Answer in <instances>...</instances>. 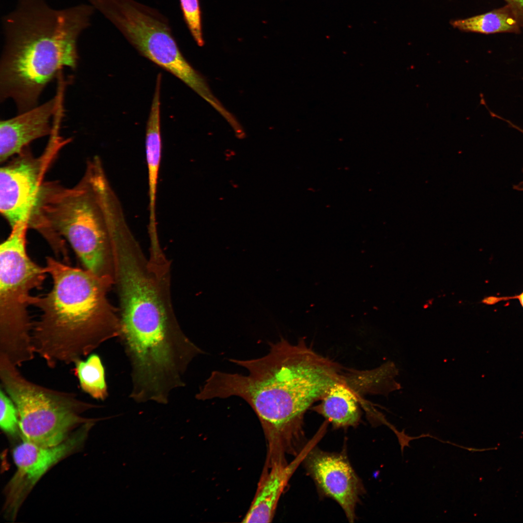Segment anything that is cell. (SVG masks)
I'll return each instance as SVG.
<instances>
[{
    "instance_id": "cell-1",
    "label": "cell",
    "mask_w": 523,
    "mask_h": 523,
    "mask_svg": "<svg viewBox=\"0 0 523 523\" xmlns=\"http://www.w3.org/2000/svg\"><path fill=\"white\" fill-rule=\"evenodd\" d=\"M269 346L268 353L260 358L230 359L248 374L213 371L196 397L200 400L242 398L260 420L267 454L296 455L303 448L307 410L346 378L340 366L315 352L303 340L293 344L281 338Z\"/></svg>"
},
{
    "instance_id": "cell-2",
    "label": "cell",
    "mask_w": 523,
    "mask_h": 523,
    "mask_svg": "<svg viewBox=\"0 0 523 523\" xmlns=\"http://www.w3.org/2000/svg\"><path fill=\"white\" fill-rule=\"evenodd\" d=\"M94 11L89 3L56 9L46 0H17L2 19L1 102L12 99L18 113L37 106L63 67H77V41Z\"/></svg>"
},
{
    "instance_id": "cell-3",
    "label": "cell",
    "mask_w": 523,
    "mask_h": 523,
    "mask_svg": "<svg viewBox=\"0 0 523 523\" xmlns=\"http://www.w3.org/2000/svg\"><path fill=\"white\" fill-rule=\"evenodd\" d=\"M46 261L53 285L47 293L29 299L41 312L31 336L35 353L54 368L73 364L118 337L120 323L118 309L108 298L112 279L52 257Z\"/></svg>"
},
{
    "instance_id": "cell-4",
    "label": "cell",
    "mask_w": 523,
    "mask_h": 523,
    "mask_svg": "<svg viewBox=\"0 0 523 523\" xmlns=\"http://www.w3.org/2000/svg\"><path fill=\"white\" fill-rule=\"evenodd\" d=\"M108 178L98 155L88 160L72 187L44 182L29 222L55 255L65 256L68 243L84 268L114 279L112 248L104 200Z\"/></svg>"
},
{
    "instance_id": "cell-5",
    "label": "cell",
    "mask_w": 523,
    "mask_h": 523,
    "mask_svg": "<svg viewBox=\"0 0 523 523\" xmlns=\"http://www.w3.org/2000/svg\"><path fill=\"white\" fill-rule=\"evenodd\" d=\"M27 223L11 229L0 246V354L19 367L33 359L30 293L42 288L47 274L34 262L26 246Z\"/></svg>"
},
{
    "instance_id": "cell-6",
    "label": "cell",
    "mask_w": 523,
    "mask_h": 523,
    "mask_svg": "<svg viewBox=\"0 0 523 523\" xmlns=\"http://www.w3.org/2000/svg\"><path fill=\"white\" fill-rule=\"evenodd\" d=\"M17 367L0 355V387L17 409L24 440L43 446H56L77 426L104 419L84 417L83 413L100 406L73 393L36 384L23 376Z\"/></svg>"
},
{
    "instance_id": "cell-7",
    "label": "cell",
    "mask_w": 523,
    "mask_h": 523,
    "mask_svg": "<svg viewBox=\"0 0 523 523\" xmlns=\"http://www.w3.org/2000/svg\"><path fill=\"white\" fill-rule=\"evenodd\" d=\"M99 11L143 56L191 88L200 75L181 53L167 19L134 0H101Z\"/></svg>"
},
{
    "instance_id": "cell-8",
    "label": "cell",
    "mask_w": 523,
    "mask_h": 523,
    "mask_svg": "<svg viewBox=\"0 0 523 523\" xmlns=\"http://www.w3.org/2000/svg\"><path fill=\"white\" fill-rule=\"evenodd\" d=\"M56 119L46 147L34 156L29 147L0 169V212L11 227L29 221L36 204L44 179L62 148L70 141L60 135Z\"/></svg>"
},
{
    "instance_id": "cell-9",
    "label": "cell",
    "mask_w": 523,
    "mask_h": 523,
    "mask_svg": "<svg viewBox=\"0 0 523 523\" xmlns=\"http://www.w3.org/2000/svg\"><path fill=\"white\" fill-rule=\"evenodd\" d=\"M303 461L322 494L336 501L350 523L364 489L347 457L311 447Z\"/></svg>"
},
{
    "instance_id": "cell-10",
    "label": "cell",
    "mask_w": 523,
    "mask_h": 523,
    "mask_svg": "<svg viewBox=\"0 0 523 523\" xmlns=\"http://www.w3.org/2000/svg\"><path fill=\"white\" fill-rule=\"evenodd\" d=\"M82 425L71 435L60 444L43 446L24 440L13 452L17 471L12 479V495H20L30 490L53 465L77 449L85 440L88 431L96 422Z\"/></svg>"
},
{
    "instance_id": "cell-11",
    "label": "cell",
    "mask_w": 523,
    "mask_h": 523,
    "mask_svg": "<svg viewBox=\"0 0 523 523\" xmlns=\"http://www.w3.org/2000/svg\"><path fill=\"white\" fill-rule=\"evenodd\" d=\"M60 84L57 95L12 118L0 123V163H6L20 153L33 141L50 135V119L57 111L62 97L63 85Z\"/></svg>"
},
{
    "instance_id": "cell-12",
    "label": "cell",
    "mask_w": 523,
    "mask_h": 523,
    "mask_svg": "<svg viewBox=\"0 0 523 523\" xmlns=\"http://www.w3.org/2000/svg\"><path fill=\"white\" fill-rule=\"evenodd\" d=\"M312 445L305 446L290 463L285 459L266 462L253 500L243 522H272L282 492Z\"/></svg>"
},
{
    "instance_id": "cell-13",
    "label": "cell",
    "mask_w": 523,
    "mask_h": 523,
    "mask_svg": "<svg viewBox=\"0 0 523 523\" xmlns=\"http://www.w3.org/2000/svg\"><path fill=\"white\" fill-rule=\"evenodd\" d=\"M160 91L156 87L146 124L145 149L149 186L148 228H157L156 198L162 142L160 127Z\"/></svg>"
},
{
    "instance_id": "cell-14",
    "label": "cell",
    "mask_w": 523,
    "mask_h": 523,
    "mask_svg": "<svg viewBox=\"0 0 523 523\" xmlns=\"http://www.w3.org/2000/svg\"><path fill=\"white\" fill-rule=\"evenodd\" d=\"M315 410L336 428L356 426L359 423L360 410L357 395L347 380L331 386Z\"/></svg>"
},
{
    "instance_id": "cell-15",
    "label": "cell",
    "mask_w": 523,
    "mask_h": 523,
    "mask_svg": "<svg viewBox=\"0 0 523 523\" xmlns=\"http://www.w3.org/2000/svg\"><path fill=\"white\" fill-rule=\"evenodd\" d=\"M460 31L483 34L519 32L523 27V14L511 5L464 19L450 21Z\"/></svg>"
},
{
    "instance_id": "cell-16",
    "label": "cell",
    "mask_w": 523,
    "mask_h": 523,
    "mask_svg": "<svg viewBox=\"0 0 523 523\" xmlns=\"http://www.w3.org/2000/svg\"><path fill=\"white\" fill-rule=\"evenodd\" d=\"M75 375L81 389L92 398L104 400L108 396L105 369L100 357L91 353L85 360H77L73 363Z\"/></svg>"
},
{
    "instance_id": "cell-17",
    "label": "cell",
    "mask_w": 523,
    "mask_h": 523,
    "mask_svg": "<svg viewBox=\"0 0 523 523\" xmlns=\"http://www.w3.org/2000/svg\"><path fill=\"white\" fill-rule=\"evenodd\" d=\"M0 426L5 433L13 435L16 433L19 426L17 409L11 398L0 387Z\"/></svg>"
},
{
    "instance_id": "cell-18",
    "label": "cell",
    "mask_w": 523,
    "mask_h": 523,
    "mask_svg": "<svg viewBox=\"0 0 523 523\" xmlns=\"http://www.w3.org/2000/svg\"><path fill=\"white\" fill-rule=\"evenodd\" d=\"M185 22L194 39L199 46H202L201 15L198 0H180Z\"/></svg>"
},
{
    "instance_id": "cell-19",
    "label": "cell",
    "mask_w": 523,
    "mask_h": 523,
    "mask_svg": "<svg viewBox=\"0 0 523 523\" xmlns=\"http://www.w3.org/2000/svg\"><path fill=\"white\" fill-rule=\"evenodd\" d=\"M512 299H517L520 303L521 305L523 308V292L518 295L513 296H491L487 297H485L482 300V303L486 305H492L495 304L501 301H505Z\"/></svg>"
},
{
    "instance_id": "cell-20",
    "label": "cell",
    "mask_w": 523,
    "mask_h": 523,
    "mask_svg": "<svg viewBox=\"0 0 523 523\" xmlns=\"http://www.w3.org/2000/svg\"><path fill=\"white\" fill-rule=\"evenodd\" d=\"M507 4L513 6L523 14V0H505Z\"/></svg>"
},
{
    "instance_id": "cell-21",
    "label": "cell",
    "mask_w": 523,
    "mask_h": 523,
    "mask_svg": "<svg viewBox=\"0 0 523 523\" xmlns=\"http://www.w3.org/2000/svg\"><path fill=\"white\" fill-rule=\"evenodd\" d=\"M515 189L517 190L523 191V181L515 185Z\"/></svg>"
}]
</instances>
